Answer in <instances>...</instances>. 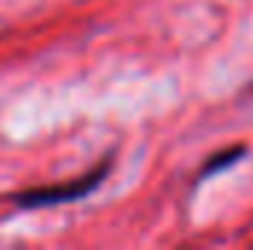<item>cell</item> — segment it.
Returning <instances> with one entry per match:
<instances>
[{
    "mask_svg": "<svg viewBox=\"0 0 253 250\" xmlns=\"http://www.w3.org/2000/svg\"><path fill=\"white\" fill-rule=\"evenodd\" d=\"M112 153H106L97 165H91L85 174L59 183V186H39V188H24V191H15L9 194V203L15 209H47V206H62V203H77L88 194H94L97 188L106 183V177L112 174Z\"/></svg>",
    "mask_w": 253,
    "mask_h": 250,
    "instance_id": "obj_1",
    "label": "cell"
},
{
    "mask_svg": "<svg viewBox=\"0 0 253 250\" xmlns=\"http://www.w3.org/2000/svg\"><path fill=\"white\" fill-rule=\"evenodd\" d=\"M245 156H248V147H245V144H233V147H227V150L215 153V156L203 165L200 180H206V177H212V174H218V171H224V168L236 165V162H239V159H245Z\"/></svg>",
    "mask_w": 253,
    "mask_h": 250,
    "instance_id": "obj_2",
    "label": "cell"
},
{
    "mask_svg": "<svg viewBox=\"0 0 253 250\" xmlns=\"http://www.w3.org/2000/svg\"><path fill=\"white\" fill-rule=\"evenodd\" d=\"M251 94H253V85H251Z\"/></svg>",
    "mask_w": 253,
    "mask_h": 250,
    "instance_id": "obj_3",
    "label": "cell"
}]
</instances>
